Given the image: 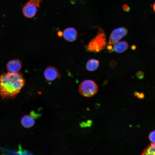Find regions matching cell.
I'll return each instance as SVG.
<instances>
[{"label":"cell","mask_w":155,"mask_h":155,"mask_svg":"<svg viewBox=\"0 0 155 155\" xmlns=\"http://www.w3.org/2000/svg\"><path fill=\"white\" fill-rule=\"evenodd\" d=\"M113 45V50L118 53H121L125 52L129 46L128 43L125 41L118 42Z\"/></svg>","instance_id":"cell-9"},{"label":"cell","mask_w":155,"mask_h":155,"mask_svg":"<svg viewBox=\"0 0 155 155\" xmlns=\"http://www.w3.org/2000/svg\"><path fill=\"white\" fill-rule=\"evenodd\" d=\"M136 74L137 77L139 79L142 78L144 75L143 73L140 71L137 72Z\"/></svg>","instance_id":"cell-16"},{"label":"cell","mask_w":155,"mask_h":155,"mask_svg":"<svg viewBox=\"0 0 155 155\" xmlns=\"http://www.w3.org/2000/svg\"><path fill=\"white\" fill-rule=\"evenodd\" d=\"M64 38L67 41L73 42L75 40L77 37V32L76 30L72 27L66 28L63 33Z\"/></svg>","instance_id":"cell-6"},{"label":"cell","mask_w":155,"mask_h":155,"mask_svg":"<svg viewBox=\"0 0 155 155\" xmlns=\"http://www.w3.org/2000/svg\"><path fill=\"white\" fill-rule=\"evenodd\" d=\"M44 75L46 79L48 81H54L60 77V74L57 69L52 66H49L45 69Z\"/></svg>","instance_id":"cell-5"},{"label":"cell","mask_w":155,"mask_h":155,"mask_svg":"<svg viewBox=\"0 0 155 155\" xmlns=\"http://www.w3.org/2000/svg\"><path fill=\"white\" fill-rule=\"evenodd\" d=\"M111 66L113 68L115 67L116 66V63L114 61H112L110 62Z\"/></svg>","instance_id":"cell-17"},{"label":"cell","mask_w":155,"mask_h":155,"mask_svg":"<svg viewBox=\"0 0 155 155\" xmlns=\"http://www.w3.org/2000/svg\"><path fill=\"white\" fill-rule=\"evenodd\" d=\"M99 61L95 59H90L87 62L86 65L87 70L89 71H94L98 68Z\"/></svg>","instance_id":"cell-11"},{"label":"cell","mask_w":155,"mask_h":155,"mask_svg":"<svg viewBox=\"0 0 155 155\" xmlns=\"http://www.w3.org/2000/svg\"><path fill=\"white\" fill-rule=\"evenodd\" d=\"M107 49L108 51L110 52H111L113 51V50L112 46L110 45H109L107 46Z\"/></svg>","instance_id":"cell-19"},{"label":"cell","mask_w":155,"mask_h":155,"mask_svg":"<svg viewBox=\"0 0 155 155\" xmlns=\"http://www.w3.org/2000/svg\"><path fill=\"white\" fill-rule=\"evenodd\" d=\"M137 96L139 98H142L144 97V95L142 93H138V94Z\"/></svg>","instance_id":"cell-18"},{"label":"cell","mask_w":155,"mask_h":155,"mask_svg":"<svg viewBox=\"0 0 155 155\" xmlns=\"http://www.w3.org/2000/svg\"><path fill=\"white\" fill-rule=\"evenodd\" d=\"M106 44L105 33L102 29L99 28L97 34L86 46V49L89 52H99L105 48Z\"/></svg>","instance_id":"cell-2"},{"label":"cell","mask_w":155,"mask_h":155,"mask_svg":"<svg viewBox=\"0 0 155 155\" xmlns=\"http://www.w3.org/2000/svg\"><path fill=\"white\" fill-rule=\"evenodd\" d=\"M123 9L125 11L128 12L130 10V8L128 5L125 4L123 5Z\"/></svg>","instance_id":"cell-15"},{"label":"cell","mask_w":155,"mask_h":155,"mask_svg":"<svg viewBox=\"0 0 155 155\" xmlns=\"http://www.w3.org/2000/svg\"><path fill=\"white\" fill-rule=\"evenodd\" d=\"M22 12L24 15L27 18L33 17L36 15L37 11V7L27 3L23 7Z\"/></svg>","instance_id":"cell-7"},{"label":"cell","mask_w":155,"mask_h":155,"mask_svg":"<svg viewBox=\"0 0 155 155\" xmlns=\"http://www.w3.org/2000/svg\"><path fill=\"white\" fill-rule=\"evenodd\" d=\"M153 8L154 12H155V3H154L153 5Z\"/></svg>","instance_id":"cell-22"},{"label":"cell","mask_w":155,"mask_h":155,"mask_svg":"<svg viewBox=\"0 0 155 155\" xmlns=\"http://www.w3.org/2000/svg\"><path fill=\"white\" fill-rule=\"evenodd\" d=\"M142 155H155V143H152L143 151Z\"/></svg>","instance_id":"cell-12"},{"label":"cell","mask_w":155,"mask_h":155,"mask_svg":"<svg viewBox=\"0 0 155 155\" xmlns=\"http://www.w3.org/2000/svg\"><path fill=\"white\" fill-rule=\"evenodd\" d=\"M131 49H132L133 50H134L135 49H136V46H135V45H133L132 46H131Z\"/></svg>","instance_id":"cell-21"},{"label":"cell","mask_w":155,"mask_h":155,"mask_svg":"<svg viewBox=\"0 0 155 155\" xmlns=\"http://www.w3.org/2000/svg\"><path fill=\"white\" fill-rule=\"evenodd\" d=\"M22 66L21 61L19 59H13L7 63V69L9 72L16 73L18 72Z\"/></svg>","instance_id":"cell-8"},{"label":"cell","mask_w":155,"mask_h":155,"mask_svg":"<svg viewBox=\"0 0 155 155\" xmlns=\"http://www.w3.org/2000/svg\"><path fill=\"white\" fill-rule=\"evenodd\" d=\"M127 33V30L124 27L114 29L110 34L108 44L110 45H113L125 36Z\"/></svg>","instance_id":"cell-4"},{"label":"cell","mask_w":155,"mask_h":155,"mask_svg":"<svg viewBox=\"0 0 155 155\" xmlns=\"http://www.w3.org/2000/svg\"><path fill=\"white\" fill-rule=\"evenodd\" d=\"M42 0H30L27 3L32 4L37 7H40V3L41 2Z\"/></svg>","instance_id":"cell-13"},{"label":"cell","mask_w":155,"mask_h":155,"mask_svg":"<svg viewBox=\"0 0 155 155\" xmlns=\"http://www.w3.org/2000/svg\"><path fill=\"white\" fill-rule=\"evenodd\" d=\"M21 122L24 127L29 128L32 127L34 125L35 121L32 116L26 115L22 118Z\"/></svg>","instance_id":"cell-10"},{"label":"cell","mask_w":155,"mask_h":155,"mask_svg":"<svg viewBox=\"0 0 155 155\" xmlns=\"http://www.w3.org/2000/svg\"><path fill=\"white\" fill-rule=\"evenodd\" d=\"M25 83L21 73H3L0 76V96L3 99L13 98L20 92Z\"/></svg>","instance_id":"cell-1"},{"label":"cell","mask_w":155,"mask_h":155,"mask_svg":"<svg viewBox=\"0 0 155 155\" xmlns=\"http://www.w3.org/2000/svg\"><path fill=\"white\" fill-rule=\"evenodd\" d=\"M58 35L59 36H61L63 35V33L61 32H59L58 33Z\"/></svg>","instance_id":"cell-20"},{"label":"cell","mask_w":155,"mask_h":155,"mask_svg":"<svg viewBox=\"0 0 155 155\" xmlns=\"http://www.w3.org/2000/svg\"><path fill=\"white\" fill-rule=\"evenodd\" d=\"M78 90L82 96L86 97H91L97 92L98 88L94 81L88 80L81 83L79 86Z\"/></svg>","instance_id":"cell-3"},{"label":"cell","mask_w":155,"mask_h":155,"mask_svg":"<svg viewBox=\"0 0 155 155\" xmlns=\"http://www.w3.org/2000/svg\"><path fill=\"white\" fill-rule=\"evenodd\" d=\"M149 138L150 140L152 143H155V130L150 133Z\"/></svg>","instance_id":"cell-14"}]
</instances>
